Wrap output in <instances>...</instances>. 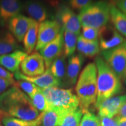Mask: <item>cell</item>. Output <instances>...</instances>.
Returning a JSON list of instances; mask_svg holds the SVG:
<instances>
[{"label":"cell","mask_w":126,"mask_h":126,"mask_svg":"<svg viewBox=\"0 0 126 126\" xmlns=\"http://www.w3.org/2000/svg\"><path fill=\"white\" fill-rule=\"evenodd\" d=\"M117 114L119 117L126 118V102L120 108Z\"/></svg>","instance_id":"obj_37"},{"label":"cell","mask_w":126,"mask_h":126,"mask_svg":"<svg viewBox=\"0 0 126 126\" xmlns=\"http://www.w3.org/2000/svg\"><path fill=\"white\" fill-rule=\"evenodd\" d=\"M99 37L100 48L103 51L114 48L124 42L123 37L110 25H106L99 29Z\"/></svg>","instance_id":"obj_10"},{"label":"cell","mask_w":126,"mask_h":126,"mask_svg":"<svg viewBox=\"0 0 126 126\" xmlns=\"http://www.w3.org/2000/svg\"><path fill=\"white\" fill-rule=\"evenodd\" d=\"M39 25V23L33 20L29 29H28L23 39V47L25 53L28 54H31L33 50L35 49L37 41Z\"/></svg>","instance_id":"obj_21"},{"label":"cell","mask_w":126,"mask_h":126,"mask_svg":"<svg viewBox=\"0 0 126 126\" xmlns=\"http://www.w3.org/2000/svg\"><path fill=\"white\" fill-rule=\"evenodd\" d=\"M77 48L80 54L94 57L99 53V43L98 40L90 41L84 39L81 35L78 36Z\"/></svg>","instance_id":"obj_20"},{"label":"cell","mask_w":126,"mask_h":126,"mask_svg":"<svg viewBox=\"0 0 126 126\" xmlns=\"http://www.w3.org/2000/svg\"><path fill=\"white\" fill-rule=\"evenodd\" d=\"M126 102V94L116 96L105 100L97 109L99 116L113 118L118 114L122 106Z\"/></svg>","instance_id":"obj_14"},{"label":"cell","mask_w":126,"mask_h":126,"mask_svg":"<svg viewBox=\"0 0 126 126\" xmlns=\"http://www.w3.org/2000/svg\"><path fill=\"white\" fill-rule=\"evenodd\" d=\"M92 1L89 0H71L70 1L71 7L75 9H82L90 5Z\"/></svg>","instance_id":"obj_32"},{"label":"cell","mask_w":126,"mask_h":126,"mask_svg":"<svg viewBox=\"0 0 126 126\" xmlns=\"http://www.w3.org/2000/svg\"><path fill=\"white\" fill-rule=\"evenodd\" d=\"M122 45L124 47L126 48V40H124V42L122 43ZM123 80H124V83H125V85H126V74H125V76H124Z\"/></svg>","instance_id":"obj_39"},{"label":"cell","mask_w":126,"mask_h":126,"mask_svg":"<svg viewBox=\"0 0 126 126\" xmlns=\"http://www.w3.org/2000/svg\"><path fill=\"white\" fill-rule=\"evenodd\" d=\"M25 9L32 19L42 23L46 20L48 17L47 11L42 3L37 1H28L25 3Z\"/></svg>","instance_id":"obj_19"},{"label":"cell","mask_w":126,"mask_h":126,"mask_svg":"<svg viewBox=\"0 0 126 126\" xmlns=\"http://www.w3.org/2000/svg\"><path fill=\"white\" fill-rule=\"evenodd\" d=\"M116 4L117 8L126 15V0L116 1Z\"/></svg>","instance_id":"obj_36"},{"label":"cell","mask_w":126,"mask_h":126,"mask_svg":"<svg viewBox=\"0 0 126 126\" xmlns=\"http://www.w3.org/2000/svg\"><path fill=\"white\" fill-rule=\"evenodd\" d=\"M0 126H4L2 125V124H1V122H0Z\"/></svg>","instance_id":"obj_41"},{"label":"cell","mask_w":126,"mask_h":126,"mask_svg":"<svg viewBox=\"0 0 126 126\" xmlns=\"http://www.w3.org/2000/svg\"><path fill=\"white\" fill-rule=\"evenodd\" d=\"M110 18L116 31L126 37V15L113 5L110 7Z\"/></svg>","instance_id":"obj_22"},{"label":"cell","mask_w":126,"mask_h":126,"mask_svg":"<svg viewBox=\"0 0 126 126\" xmlns=\"http://www.w3.org/2000/svg\"><path fill=\"white\" fill-rule=\"evenodd\" d=\"M57 18L60 20L63 29L79 36L81 23L78 16L67 6H61L57 11Z\"/></svg>","instance_id":"obj_11"},{"label":"cell","mask_w":126,"mask_h":126,"mask_svg":"<svg viewBox=\"0 0 126 126\" xmlns=\"http://www.w3.org/2000/svg\"><path fill=\"white\" fill-rule=\"evenodd\" d=\"M0 77L9 79H14V75L0 65Z\"/></svg>","instance_id":"obj_35"},{"label":"cell","mask_w":126,"mask_h":126,"mask_svg":"<svg viewBox=\"0 0 126 126\" xmlns=\"http://www.w3.org/2000/svg\"><path fill=\"white\" fill-rule=\"evenodd\" d=\"M100 126H119L116 117L109 118L99 116Z\"/></svg>","instance_id":"obj_33"},{"label":"cell","mask_w":126,"mask_h":126,"mask_svg":"<svg viewBox=\"0 0 126 126\" xmlns=\"http://www.w3.org/2000/svg\"><path fill=\"white\" fill-rule=\"evenodd\" d=\"M33 20L31 18L19 14L11 19L8 22L9 31L18 42H23Z\"/></svg>","instance_id":"obj_13"},{"label":"cell","mask_w":126,"mask_h":126,"mask_svg":"<svg viewBox=\"0 0 126 126\" xmlns=\"http://www.w3.org/2000/svg\"><path fill=\"white\" fill-rule=\"evenodd\" d=\"M110 7L103 1L92 2L80 11L78 18L81 25L97 29L106 26L110 19Z\"/></svg>","instance_id":"obj_4"},{"label":"cell","mask_w":126,"mask_h":126,"mask_svg":"<svg viewBox=\"0 0 126 126\" xmlns=\"http://www.w3.org/2000/svg\"><path fill=\"white\" fill-rule=\"evenodd\" d=\"M49 69L53 76L57 79L61 83V86L63 85V83H64V84L65 85L67 67L65 57L64 55H61L55 60Z\"/></svg>","instance_id":"obj_24"},{"label":"cell","mask_w":126,"mask_h":126,"mask_svg":"<svg viewBox=\"0 0 126 126\" xmlns=\"http://www.w3.org/2000/svg\"><path fill=\"white\" fill-rule=\"evenodd\" d=\"M75 91L79 106L85 113L96 101L97 69L95 63H89L84 68L79 77Z\"/></svg>","instance_id":"obj_3"},{"label":"cell","mask_w":126,"mask_h":126,"mask_svg":"<svg viewBox=\"0 0 126 126\" xmlns=\"http://www.w3.org/2000/svg\"><path fill=\"white\" fill-rule=\"evenodd\" d=\"M61 30L60 23L57 20H46L39 23L35 51H40L47 44L56 39Z\"/></svg>","instance_id":"obj_7"},{"label":"cell","mask_w":126,"mask_h":126,"mask_svg":"<svg viewBox=\"0 0 126 126\" xmlns=\"http://www.w3.org/2000/svg\"><path fill=\"white\" fill-rule=\"evenodd\" d=\"M49 108L71 111L79 108V100L71 89L58 87L42 89Z\"/></svg>","instance_id":"obj_5"},{"label":"cell","mask_w":126,"mask_h":126,"mask_svg":"<svg viewBox=\"0 0 126 126\" xmlns=\"http://www.w3.org/2000/svg\"><path fill=\"white\" fill-rule=\"evenodd\" d=\"M4 117H5V116L4 115V114L2 113V111H1V110H0V120L2 119Z\"/></svg>","instance_id":"obj_40"},{"label":"cell","mask_w":126,"mask_h":126,"mask_svg":"<svg viewBox=\"0 0 126 126\" xmlns=\"http://www.w3.org/2000/svg\"><path fill=\"white\" fill-rule=\"evenodd\" d=\"M28 56V54L25 51L20 50L0 56V65L7 69L8 71L16 72L19 70L22 62Z\"/></svg>","instance_id":"obj_17"},{"label":"cell","mask_w":126,"mask_h":126,"mask_svg":"<svg viewBox=\"0 0 126 126\" xmlns=\"http://www.w3.org/2000/svg\"><path fill=\"white\" fill-rule=\"evenodd\" d=\"M115 117L117 120L119 126H126V118L120 117L118 116H116Z\"/></svg>","instance_id":"obj_38"},{"label":"cell","mask_w":126,"mask_h":126,"mask_svg":"<svg viewBox=\"0 0 126 126\" xmlns=\"http://www.w3.org/2000/svg\"><path fill=\"white\" fill-rule=\"evenodd\" d=\"M64 47V36L63 29L61 32L53 41L43 47L40 51V54L43 57L45 61V67L50 68L52 63L56 59L63 55Z\"/></svg>","instance_id":"obj_9"},{"label":"cell","mask_w":126,"mask_h":126,"mask_svg":"<svg viewBox=\"0 0 126 126\" xmlns=\"http://www.w3.org/2000/svg\"><path fill=\"white\" fill-rule=\"evenodd\" d=\"M102 54L105 62L120 79H124L126 72V50L122 44L112 49L103 51Z\"/></svg>","instance_id":"obj_6"},{"label":"cell","mask_w":126,"mask_h":126,"mask_svg":"<svg viewBox=\"0 0 126 126\" xmlns=\"http://www.w3.org/2000/svg\"><path fill=\"white\" fill-rule=\"evenodd\" d=\"M69 111L58 109L49 108L42 112L40 126H61L64 116Z\"/></svg>","instance_id":"obj_18"},{"label":"cell","mask_w":126,"mask_h":126,"mask_svg":"<svg viewBox=\"0 0 126 126\" xmlns=\"http://www.w3.org/2000/svg\"><path fill=\"white\" fill-rule=\"evenodd\" d=\"M30 99L33 106L41 113L44 112L49 109L46 99L42 91V88H39L38 91Z\"/></svg>","instance_id":"obj_28"},{"label":"cell","mask_w":126,"mask_h":126,"mask_svg":"<svg viewBox=\"0 0 126 126\" xmlns=\"http://www.w3.org/2000/svg\"><path fill=\"white\" fill-rule=\"evenodd\" d=\"M22 4L16 0L0 1V26H4L11 19L20 14Z\"/></svg>","instance_id":"obj_15"},{"label":"cell","mask_w":126,"mask_h":126,"mask_svg":"<svg viewBox=\"0 0 126 126\" xmlns=\"http://www.w3.org/2000/svg\"><path fill=\"white\" fill-rule=\"evenodd\" d=\"M0 110L5 117L24 120H33L40 113L33 105L30 97L16 86L9 88L0 95Z\"/></svg>","instance_id":"obj_1"},{"label":"cell","mask_w":126,"mask_h":126,"mask_svg":"<svg viewBox=\"0 0 126 126\" xmlns=\"http://www.w3.org/2000/svg\"><path fill=\"white\" fill-rule=\"evenodd\" d=\"M14 79H9L0 77V95L7 90L9 86L14 84Z\"/></svg>","instance_id":"obj_34"},{"label":"cell","mask_w":126,"mask_h":126,"mask_svg":"<svg viewBox=\"0 0 126 126\" xmlns=\"http://www.w3.org/2000/svg\"><path fill=\"white\" fill-rule=\"evenodd\" d=\"M83 57L78 54L72 55L69 58L66 70L65 81L64 85H74L76 83L79 73L82 65Z\"/></svg>","instance_id":"obj_16"},{"label":"cell","mask_w":126,"mask_h":126,"mask_svg":"<svg viewBox=\"0 0 126 126\" xmlns=\"http://www.w3.org/2000/svg\"><path fill=\"white\" fill-rule=\"evenodd\" d=\"M80 126H100L98 116L91 111H86L82 117Z\"/></svg>","instance_id":"obj_30"},{"label":"cell","mask_w":126,"mask_h":126,"mask_svg":"<svg viewBox=\"0 0 126 126\" xmlns=\"http://www.w3.org/2000/svg\"><path fill=\"white\" fill-rule=\"evenodd\" d=\"M97 69V98L94 105L97 109L106 99L122 92L120 79L110 68L103 59H95Z\"/></svg>","instance_id":"obj_2"},{"label":"cell","mask_w":126,"mask_h":126,"mask_svg":"<svg viewBox=\"0 0 126 126\" xmlns=\"http://www.w3.org/2000/svg\"><path fill=\"white\" fill-rule=\"evenodd\" d=\"M42 113L37 119L33 120H24L12 117H4L2 119V124L4 126H40Z\"/></svg>","instance_id":"obj_26"},{"label":"cell","mask_w":126,"mask_h":126,"mask_svg":"<svg viewBox=\"0 0 126 126\" xmlns=\"http://www.w3.org/2000/svg\"><path fill=\"white\" fill-rule=\"evenodd\" d=\"M15 78L17 80H25L33 83L38 87L42 89L48 88L58 87L61 86V83L57 79L53 76L50 69H47L43 74L37 77H30L26 76L21 73L19 71L15 72Z\"/></svg>","instance_id":"obj_12"},{"label":"cell","mask_w":126,"mask_h":126,"mask_svg":"<svg viewBox=\"0 0 126 126\" xmlns=\"http://www.w3.org/2000/svg\"><path fill=\"white\" fill-rule=\"evenodd\" d=\"M99 29L91 27H82V36L88 40H96L99 37Z\"/></svg>","instance_id":"obj_31"},{"label":"cell","mask_w":126,"mask_h":126,"mask_svg":"<svg viewBox=\"0 0 126 126\" xmlns=\"http://www.w3.org/2000/svg\"><path fill=\"white\" fill-rule=\"evenodd\" d=\"M64 36V55L65 57H71L76 50L78 36L71 32L63 29Z\"/></svg>","instance_id":"obj_25"},{"label":"cell","mask_w":126,"mask_h":126,"mask_svg":"<svg viewBox=\"0 0 126 126\" xmlns=\"http://www.w3.org/2000/svg\"><path fill=\"white\" fill-rule=\"evenodd\" d=\"M14 86L18 88L22 91L25 93L30 98L38 91V87L33 83L25 80H17L14 84Z\"/></svg>","instance_id":"obj_29"},{"label":"cell","mask_w":126,"mask_h":126,"mask_svg":"<svg viewBox=\"0 0 126 126\" xmlns=\"http://www.w3.org/2000/svg\"><path fill=\"white\" fill-rule=\"evenodd\" d=\"M45 64L43 57L37 51L26 57L20 64L23 74L30 77H37L45 72Z\"/></svg>","instance_id":"obj_8"},{"label":"cell","mask_w":126,"mask_h":126,"mask_svg":"<svg viewBox=\"0 0 126 126\" xmlns=\"http://www.w3.org/2000/svg\"><path fill=\"white\" fill-rule=\"evenodd\" d=\"M19 47L17 40L12 33L5 32L0 35V56L15 51Z\"/></svg>","instance_id":"obj_23"},{"label":"cell","mask_w":126,"mask_h":126,"mask_svg":"<svg viewBox=\"0 0 126 126\" xmlns=\"http://www.w3.org/2000/svg\"><path fill=\"white\" fill-rule=\"evenodd\" d=\"M84 112L79 107L77 109L69 111L63 117L61 126H80Z\"/></svg>","instance_id":"obj_27"}]
</instances>
